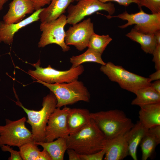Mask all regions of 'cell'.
Listing matches in <instances>:
<instances>
[{"label": "cell", "instance_id": "7c38bea8", "mask_svg": "<svg viewBox=\"0 0 160 160\" xmlns=\"http://www.w3.org/2000/svg\"><path fill=\"white\" fill-rule=\"evenodd\" d=\"M70 108H56L50 115L46 128L45 140L52 141L58 138H66L69 135L66 119Z\"/></svg>", "mask_w": 160, "mask_h": 160}, {"label": "cell", "instance_id": "484cf974", "mask_svg": "<svg viewBox=\"0 0 160 160\" xmlns=\"http://www.w3.org/2000/svg\"><path fill=\"white\" fill-rule=\"evenodd\" d=\"M112 40L108 35H100L94 33L90 38L87 47L102 55Z\"/></svg>", "mask_w": 160, "mask_h": 160}, {"label": "cell", "instance_id": "d590c367", "mask_svg": "<svg viewBox=\"0 0 160 160\" xmlns=\"http://www.w3.org/2000/svg\"><path fill=\"white\" fill-rule=\"evenodd\" d=\"M154 35L157 44H160V30L155 32Z\"/></svg>", "mask_w": 160, "mask_h": 160}, {"label": "cell", "instance_id": "44dd1931", "mask_svg": "<svg viewBox=\"0 0 160 160\" xmlns=\"http://www.w3.org/2000/svg\"><path fill=\"white\" fill-rule=\"evenodd\" d=\"M50 142H34L48 153L52 160H63L68 149L66 138L60 137Z\"/></svg>", "mask_w": 160, "mask_h": 160}, {"label": "cell", "instance_id": "277c9868", "mask_svg": "<svg viewBox=\"0 0 160 160\" xmlns=\"http://www.w3.org/2000/svg\"><path fill=\"white\" fill-rule=\"evenodd\" d=\"M34 82L42 84L53 93L57 100L56 108H61L80 101H90V94L87 88L78 80L61 84H49L39 80Z\"/></svg>", "mask_w": 160, "mask_h": 160}, {"label": "cell", "instance_id": "ac0fdd59", "mask_svg": "<svg viewBox=\"0 0 160 160\" xmlns=\"http://www.w3.org/2000/svg\"><path fill=\"white\" fill-rule=\"evenodd\" d=\"M140 107L139 121L145 127L149 129L160 125V103Z\"/></svg>", "mask_w": 160, "mask_h": 160}, {"label": "cell", "instance_id": "d6a6232c", "mask_svg": "<svg viewBox=\"0 0 160 160\" xmlns=\"http://www.w3.org/2000/svg\"><path fill=\"white\" fill-rule=\"evenodd\" d=\"M66 151L69 160H81L79 154L74 150L68 148Z\"/></svg>", "mask_w": 160, "mask_h": 160}, {"label": "cell", "instance_id": "9a60e30c", "mask_svg": "<svg viewBox=\"0 0 160 160\" xmlns=\"http://www.w3.org/2000/svg\"><path fill=\"white\" fill-rule=\"evenodd\" d=\"M34 11L30 0H13L9 4L8 12L3 17V21L7 24L18 23L23 20L26 15L33 13Z\"/></svg>", "mask_w": 160, "mask_h": 160}, {"label": "cell", "instance_id": "3957f363", "mask_svg": "<svg viewBox=\"0 0 160 160\" xmlns=\"http://www.w3.org/2000/svg\"><path fill=\"white\" fill-rule=\"evenodd\" d=\"M16 105L24 110L27 116L26 122L31 127L33 141H45V131L49 118L56 108L57 100L53 93L50 92L43 99L42 108L39 111L30 110L25 107L18 99Z\"/></svg>", "mask_w": 160, "mask_h": 160}, {"label": "cell", "instance_id": "2e32d148", "mask_svg": "<svg viewBox=\"0 0 160 160\" xmlns=\"http://www.w3.org/2000/svg\"><path fill=\"white\" fill-rule=\"evenodd\" d=\"M90 113L86 109L70 108L66 119L69 135L78 132L90 123L92 120Z\"/></svg>", "mask_w": 160, "mask_h": 160}, {"label": "cell", "instance_id": "9c48e42d", "mask_svg": "<svg viewBox=\"0 0 160 160\" xmlns=\"http://www.w3.org/2000/svg\"><path fill=\"white\" fill-rule=\"evenodd\" d=\"M67 24V16L64 14L53 21L41 23L40 29L42 33L38 43V47H44L54 44L59 46L64 52L69 51L70 47L65 42L64 27Z\"/></svg>", "mask_w": 160, "mask_h": 160}, {"label": "cell", "instance_id": "8d00e7d4", "mask_svg": "<svg viewBox=\"0 0 160 160\" xmlns=\"http://www.w3.org/2000/svg\"><path fill=\"white\" fill-rule=\"evenodd\" d=\"M8 1V0H0V11L3 8L4 4Z\"/></svg>", "mask_w": 160, "mask_h": 160}, {"label": "cell", "instance_id": "d4e9b609", "mask_svg": "<svg viewBox=\"0 0 160 160\" xmlns=\"http://www.w3.org/2000/svg\"><path fill=\"white\" fill-rule=\"evenodd\" d=\"M102 54L89 48L84 53L76 56H73L70 59L72 64L71 68H74L86 62H95L104 65L106 63L103 60Z\"/></svg>", "mask_w": 160, "mask_h": 160}, {"label": "cell", "instance_id": "cb8c5ba5", "mask_svg": "<svg viewBox=\"0 0 160 160\" xmlns=\"http://www.w3.org/2000/svg\"><path fill=\"white\" fill-rule=\"evenodd\" d=\"M136 97L131 104L140 107L151 104L160 103V94L150 85L139 89L135 94Z\"/></svg>", "mask_w": 160, "mask_h": 160}, {"label": "cell", "instance_id": "74e56055", "mask_svg": "<svg viewBox=\"0 0 160 160\" xmlns=\"http://www.w3.org/2000/svg\"><path fill=\"white\" fill-rule=\"evenodd\" d=\"M79 0H75V1H79Z\"/></svg>", "mask_w": 160, "mask_h": 160}, {"label": "cell", "instance_id": "4316f807", "mask_svg": "<svg viewBox=\"0 0 160 160\" xmlns=\"http://www.w3.org/2000/svg\"><path fill=\"white\" fill-rule=\"evenodd\" d=\"M140 7H145L148 9L152 14L160 13V0H140Z\"/></svg>", "mask_w": 160, "mask_h": 160}, {"label": "cell", "instance_id": "5b68a950", "mask_svg": "<svg viewBox=\"0 0 160 160\" xmlns=\"http://www.w3.org/2000/svg\"><path fill=\"white\" fill-rule=\"evenodd\" d=\"M100 70L111 81L116 82L122 89L135 94L140 89L150 85L151 82L148 78L129 72L111 62L101 65Z\"/></svg>", "mask_w": 160, "mask_h": 160}, {"label": "cell", "instance_id": "e575fe53", "mask_svg": "<svg viewBox=\"0 0 160 160\" xmlns=\"http://www.w3.org/2000/svg\"><path fill=\"white\" fill-rule=\"evenodd\" d=\"M150 86L157 92L160 94V80L151 83Z\"/></svg>", "mask_w": 160, "mask_h": 160}, {"label": "cell", "instance_id": "52a82bcc", "mask_svg": "<svg viewBox=\"0 0 160 160\" xmlns=\"http://www.w3.org/2000/svg\"><path fill=\"white\" fill-rule=\"evenodd\" d=\"M25 117L16 121L5 119L4 125H0V147L3 145L19 148L33 141L31 132L26 127Z\"/></svg>", "mask_w": 160, "mask_h": 160}, {"label": "cell", "instance_id": "4fadbf2b", "mask_svg": "<svg viewBox=\"0 0 160 160\" xmlns=\"http://www.w3.org/2000/svg\"><path fill=\"white\" fill-rule=\"evenodd\" d=\"M43 8L35 11L28 17L18 23L7 24L0 21V43L11 44L15 34L19 30L39 20V15Z\"/></svg>", "mask_w": 160, "mask_h": 160}, {"label": "cell", "instance_id": "836d02e7", "mask_svg": "<svg viewBox=\"0 0 160 160\" xmlns=\"http://www.w3.org/2000/svg\"><path fill=\"white\" fill-rule=\"evenodd\" d=\"M148 78L151 82L160 80V69L156 70V72L149 75Z\"/></svg>", "mask_w": 160, "mask_h": 160}, {"label": "cell", "instance_id": "e0dca14e", "mask_svg": "<svg viewBox=\"0 0 160 160\" xmlns=\"http://www.w3.org/2000/svg\"><path fill=\"white\" fill-rule=\"evenodd\" d=\"M75 0H52L49 5L43 8L39 15L41 23L50 22L63 14L71 4Z\"/></svg>", "mask_w": 160, "mask_h": 160}, {"label": "cell", "instance_id": "6da1fadb", "mask_svg": "<svg viewBox=\"0 0 160 160\" xmlns=\"http://www.w3.org/2000/svg\"><path fill=\"white\" fill-rule=\"evenodd\" d=\"M68 148L74 150L79 154H88L98 152L104 148L105 137L94 121L66 138Z\"/></svg>", "mask_w": 160, "mask_h": 160}, {"label": "cell", "instance_id": "8fae6325", "mask_svg": "<svg viewBox=\"0 0 160 160\" xmlns=\"http://www.w3.org/2000/svg\"><path fill=\"white\" fill-rule=\"evenodd\" d=\"M94 33L93 24L88 18L70 27L65 32V42L67 45L73 46L79 51H82L87 47Z\"/></svg>", "mask_w": 160, "mask_h": 160}, {"label": "cell", "instance_id": "603a6c76", "mask_svg": "<svg viewBox=\"0 0 160 160\" xmlns=\"http://www.w3.org/2000/svg\"><path fill=\"white\" fill-rule=\"evenodd\" d=\"M34 141L26 143L19 147V152L23 160H52L45 150L41 151Z\"/></svg>", "mask_w": 160, "mask_h": 160}, {"label": "cell", "instance_id": "f35d334b", "mask_svg": "<svg viewBox=\"0 0 160 160\" xmlns=\"http://www.w3.org/2000/svg\"></svg>", "mask_w": 160, "mask_h": 160}, {"label": "cell", "instance_id": "f546056e", "mask_svg": "<svg viewBox=\"0 0 160 160\" xmlns=\"http://www.w3.org/2000/svg\"><path fill=\"white\" fill-rule=\"evenodd\" d=\"M152 54L153 57L152 61L155 63L156 70L160 69V44H157Z\"/></svg>", "mask_w": 160, "mask_h": 160}, {"label": "cell", "instance_id": "4dcf8cb0", "mask_svg": "<svg viewBox=\"0 0 160 160\" xmlns=\"http://www.w3.org/2000/svg\"><path fill=\"white\" fill-rule=\"evenodd\" d=\"M100 1L105 3L108 1H113L117 2L119 4L127 7L132 3L137 4L139 6L140 1V0H98Z\"/></svg>", "mask_w": 160, "mask_h": 160}, {"label": "cell", "instance_id": "ffe728a7", "mask_svg": "<svg viewBox=\"0 0 160 160\" xmlns=\"http://www.w3.org/2000/svg\"><path fill=\"white\" fill-rule=\"evenodd\" d=\"M148 129L138 121L128 132L129 155L134 160H137L138 147Z\"/></svg>", "mask_w": 160, "mask_h": 160}, {"label": "cell", "instance_id": "7a4b0ae2", "mask_svg": "<svg viewBox=\"0 0 160 160\" xmlns=\"http://www.w3.org/2000/svg\"><path fill=\"white\" fill-rule=\"evenodd\" d=\"M90 116L106 140L125 134L134 125L123 111L118 109L90 113Z\"/></svg>", "mask_w": 160, "mask_h": 160}, {"label": "cell", "instance_id": "ba28073f", "mask_svg": "<svg viewBox=\"0 0 160 160\" xmlns=\"http://www.w3.org/2000/svg\"><path fill=\"white\" fill-rule=\"evenodd\" d=\"M108 18H118L126 20V24L119 26L121 28L135 24L134 28L136 31L145 33H153L160 30V13L148 14L142 9L134 14H129L126 11L117 15L106 16Z\"/></svg>", "mask_w": 160, "mask_h": 160}, {"label": "cell", "instance_id": "83f0119b", "mask_svg": "<svg viewBox=\"0 0 160 160\" xmlns=\"http://www.w3.org/2000/svg\"><path fill=\"white\" fill-rule=\"evenodd\" d=\"M105 151L104 149L95 153L88 154H79L81 160H102L104 158Z\"/></svg>", "mask_w": 160, "mask_h": 160}, {"label": "cell", "instance_id": "ab89813d", "mask_svg": "<svg viewBox=\"0 0 160 160\" xmlns=\"http://www.w3.org/2000/svg\"></svg>", "mask_w": 160, "mask_h": 160}, {"label": "cell", "instance_id": "d6986e66", "mask_svg": "<svg viewBox=\"0 0 160 160\" xmlns=\"http://www.w3.org/2000/svg\"><path fill=\"white\" fill-rule=\"evenodd\" d=\"M160 143V125L148 129L140 143L142 160H147L153 154L156 146Z\"/></svg>", "mask_w": 160, "mask_h": 160}, {"label": "cell", "instance_id": "7402d4cb", "mask_svg": "<svg viewBox=\"0 0 160 160\" xmlns=\"http://www.w3.org/2000/svg\"><path fill=\"white\" fill-rule=\"evenodd\" d=\"M126 36L139 43L141 49L146 53L152 54L157 45L154 33H145L137 31L133 28Z\"/></svg>", "mask_w": 160, "mask_h": 160}, {"label": "cell", "instance_id": "f1b7e54d", "mask_svg": "<svg viewBox=\"0 0 160 160\" xmlns=\"http://www.w3.org/2000/svg\"><path fill=\"white\" fill-rule=\"evenodd\" d=\"M1 149L4 152H9L11 154L8 159L9 160H22L19 151L13 150L10 146L6 145H3L1 147Z\"/></svg>", "mask_w": 160, "mask_h": 160}, {"label": "cell", "instance_id": "30bf717a", "mask_svg": "<svg viewBox=\"0 0 160 160\" xmlns=\"http://www.w3.org/2000/svg\"><path fill=\"white\" fill-rule=\"evenodd\" d=\"M102 10L107 12L108 15H111L115 11L114 5L111 2L103 3L98 0H80L76 4H70L68 7L67 23L76 24L86 16Z\"/></svg>", "mask_w": 160, "mask_h": 160}, {"label": "cell", "instance_id": "1f68e13d", "mask_svg": "<svg viewBox=\"0 0 160 160\" xmlns=\"http://www.w3.org/2000/svg\"><path fill=\"white\" fill-rule=\"evenodd\" d=\"M32 3L35 11L38 10L45 5L49 4L52 0H30Z\"/></svg>", "mask_w": 160, "mask_h": 160}, {"label": "cell", "instance_id": "8992f818", "mask_svg": "<svg viewBox=\"0 0 160 160\" xmlns=\"http://www.w3.org/2000/svg\"><path fill=\"white\" fill-rule=\"evenodd\" d=\"M40 65L39 60L36 63L32 64L36 70H29L28 73L34 79L51 84L68 83L78 80L84 71L82 65L65 71L55 69L49 65L47 67L43 68L40 66Z\"/></svg>", "mask_w": 160, "mask_h": 160}, {"label": "cell", "instance_id": "5bb4252c", "mask_svg": "<svg viewBox=\"0 0 160 160\" xmlns=\"http://www.w3.org/2000/svg\"><path fill=\"white\" fill-rule=\"evenodd\" d=\"M128 132L110 140H106L104 149L105 160H122L129 155Z\"/></svg>", "mask_w": 160, "mask_h": 160}]
</instances>
